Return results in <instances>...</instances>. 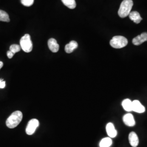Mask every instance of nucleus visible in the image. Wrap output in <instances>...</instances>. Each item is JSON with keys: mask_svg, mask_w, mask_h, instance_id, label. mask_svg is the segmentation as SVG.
Wrapping results in <instances>:
<instances>
[{"mask_svg": "<svg viewBox=\"0 0 147 147\" xmlns=\"http://www.w3.org/2000/svg\"><path fill=\"white\" fill-rule=\"evenodd\" d=\"M22 113L20 111H16L9 116L6 121V125L10 129L18 126L22 119Z\"/></svg>", "mask_w": 147, "mask_h": 147, "instance_id": "obj_1", "label": "nucleus"}, {"mask_svg": "<svg viewBox=\"0 0 147 147\" xmlns=\"http://www.w3.org/2000/svg\"><path fill=\"white\" fill-rule=\"evenodd\" d=\"M133 1L132 0H123L121 3L118 10V15L122 18H125L129 15L133 6Z\"/></svg>", "mask_w": 147, "mask_h": 147, "instance_id": "obj_2", "label": "nucleus"}, {"mask_svg": "<svg viewBox=\"0 0 147 147\" xmlns=\"http://www.w3.org/2000/svg\"><path fill=\"white\" fill-rule=\"evenodd\" d=\"M20 47L25 53H30L33 49V44L31 36L28 34H26L22 37L20 41Z\"/></svg>", "mask_w": 147, "mask_h": 147, "instance_id": "obj_3", "label": "nucleus"}, {"mask_svg": "<svg viewBox=\"0 0 147 147\" xmlns=\"http://www.w3.org/2000/svg\"><path fill=\"white\" fill-rule=\"evenodd\" d=\"M111 46L115 49H121L127 45L128 41L125 37L117 36L113 37L110 41Z\"/></svg>", "mask_w": 147, "mask_h": 147, "instance_id": "obj_4", "label": "nucleus"}, {"mask_svg": "<svg viewBox=\"0 0 147 147\" xmlns=\"http://www.w3.org/2000/svg\"><path fill=\"white\" fill-rule=\"evenodd\" d=\"M39 125V123L38 120L37 119H32L31 121H29L28 123V124L27 125L26 129V132L27 134L28 135H33L37 127Z\"/></svg>", "mask_w": 147, "mask_h": 147, "instance_id": "obj_5", "label": "nucleus"}, {"mask_svg": "<svg viewBox=\"0 0 147 147\" xmlns=\"http://www.w3.org/2000/svg\"><path fill=\"white\" fill-rule=\"evenodd\" d=\"M147 41V33L144 32L142 33L141 34L134 38L132 40V43L135 45H140L142 44L143 42Z\"/></svg>", "mask_w": 147, "mask_h": 147, "instance_id": "obj_6", "label": "nucleus"}, {"mask_svg": "<svg viewBox=\"0 0 147 147\" xmlns=\"http://www.w3.org/2000/svg\"><path fill=\"white\" fill-rule=\"evenodd\" d=\"M123 121L124 123L127 126L132 127L135 126V121L134 117L133 115L130 113H127L125 115L123 118Z\"/></svg>", "mask_w": 147, "mask_h": 147, "instance_id": "obj_7", "label": "nucleus"}, {"mask_svg": "<svg viewBox=\"0 0 147 147\" xmlns=\"http://www.w3.org/2000/svg\"><path fill=\"white\" fill-rule=\"evenodd\" d=\"M145 107L141 104L138 100H134L132 101V111L139 113L144 112Z\"/></svg>", "mask_w": 147, "mask_h": 147, "instance_id": "obj_8", "label": "nucleus"}, {"mask_svg": "<svg viewBox=\"0 0 147 147\" xmlns=\"http://www.w3.org/2000/svg\"><path fill=\"white\" fill-rule=\"evenodd\" d=\"M48 47L49 49L53 52L56 53L58 52L59 49V46L58 43L57 42V40L54 38H50L48 40Z\"/></svg>", "mask_w": 147, "mask_h": 147, "instance_id": "obj_9", "label": "nucleus"}, {"mask_svg": "<svg viewBox=\"0 0 147 147\" xmlns=\"http://www.w3.org/2000/svg\"><path fill=\"white\" fill-rule=\"evenodd\" d=\"M106 131L110 138H114L117 135V131L115 129L114 125L112 123H109L106 125Z\"/></svg>", "mask_w": 147, "mask_h": 147, "instance_id": "obj_10", "label": "nucleus"}, {"mask_svg": "<svg viewBox=\"0 0 147 147\" xmlns=\"http://www.w3.org/2000/svg\"><path fill=\"white\" fill-rule=\"evenodd\" d=\"M129 141L132 147H136L139 143L138 137L135 132H131L129 135Z\"/></svg>", "mask_w": 147, "mask_h": 147, "instance_id": "obj_11", "label": "nucleus"}, {"mask_svg": "<svg viewBox=\"0 0 147 147\" xmlns=\"http://www.w3.org/2000/svg\"><path fill=\"white\" fill-rule=\"evenodd\" d=\"M78 47V44L76 41L72 40L69 42L68 44H67L65 47V51L68 53H73L74 50H75Z\"/></svg>", "mask_w": 147, "mask_h": 147, "instance_id": "obj_12", "label": "nucleus"}, {"mask_svg": "<svg viewBox=\"0 0 147 147\" xmlns=\"http://www.w3.org/2000/svg\"><path fill=\"white\" fill-rule=\"evenodd\" d=\"M129 18L132 21H134L136 24H139L142 20L141 16L137 11H132L130 12L129 14Z\"/></svg>", "mask_w": 147, "mask_h": 147, "instance_id": "obj_13", "label": "nucleus"}, {"mask_svg": "<svg viewBox=\"0 0 147 147\" xmlns=\"http://www.w3.org/2000/svg\"><path fill=\"white\" fill-rule=\"evenodd\" d=\"M122 106L124 110L127 112H130L132 111V101L131 100L126 99L123 101L122 102Z\"/></svg>", "mask_w": 147, "mask_h": 147, "instance_id": "obj_14", "label": "nucleus"}, {"mask_svg": "<svg viewBox=\"0 0 147 147\" xmlns=\"http://www.w3.org/2000/svg\"><path fill=\"white\" fill-rule=\"evenodd\" d=\"M112 141L110 137H106L103 138L100 142V147H110L112 145Z\"/></svg>", "mask_w": 147, "mask_h": 147, "instance_id": "obj_15", "label": "nucleus"}, {"mask_svg": "<svg viewBox=\"0 0 147 147\" xmlns=\"http://www.w3.org/2000/svg\"><path fill=\"white\" fill-rule=\"evenodd\" d=\"M62 2L69 9H74L76 7L75 0H62Z\"/></svg>", "mask_w": 147, "mask_h": 147, "instance_id": "obj_16", "label": "nucleus"}, {"mask_svg": "<svg viewBox=\"0 0 147 147\" xmlns=\"http://www.w3.org/2000/svg\"><path fill=\"white\" fill-rule=\"evenodd\" d=\"M0 21L9 22L10 19L8 14L2 10H0Z\"/></svg>", "mask_w": 147, "mask_h": 147, "instance_id": "obj_17", "label": "nucleus"}, {"mask_svg": "<svg viewBox=\"0 0 147 147\" xmlns=\"http://www.w3.org/2000/svg\"><path fill=\"white\" fill-rule=\"evenodd\" d=\"M21 47L20 45H17V44H13L11 45L10 47H9V51H11V53L14 54L16 53H18L21 50Z\"/></svg>", "mask_w": 147, "mask_h": 147, "instance_id": "obj_18", "label": "nucleus"}, {"mask_svg": "<svg viewBox=\"0 0 147 147\" xmlns=\"http://www.w3.org/2000/svg\"><path fill=\"white\" fill-rule=\"evenodd\" d=\"M34 0H21V3L26 7H30L31 6Z\"/></svg>", "mask_w": 147, "mask_h": 147, "instance_id": "obj_19", "label": "nucleus"}, {"mask_svg": "<svg viewBox=\"0 0 147 147\" xmlns=\"http://www.w3.org/2000/svg\"><path fill=\"white\" fill-rule=\"evenodd\" d=\"M5 86V81L3 79H0V88H4Z\"/></svg>", "mask_w": 147, "mask_h": 147, "instance_id": "obj_20", "label": "nucleus"}, {"mask_svg": "<svg viewBox=\"0 0 147 147\" xmlns=\"http://www.w3.org/2000/svg\"><path fill=\"white\" fill-rule=\"evenodd\" d=\"M7 56H8V57L11 59V58H12V57H13V56H14V54L11 53V51H7Z\"/></svg>", "mask_w": 147, "mask_h": 147, "instance_id": "obj_21", "label": "nucleus"}, {"mask_svg": "<svg viewBox=\"0 0 147 147\" xmlns=\"http://www.w3.org/2000/svg\"><path fill=\"white\" fill-rule=\"evenodd\" d=\"M3 65V62H2V61H0V69L2 68Z\"/></svg>", "mask_w": 147, "mask_h": 147, "instance_id": "obj_22", "label": "nucleus"}]
</instances>
